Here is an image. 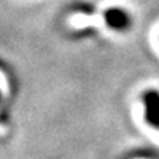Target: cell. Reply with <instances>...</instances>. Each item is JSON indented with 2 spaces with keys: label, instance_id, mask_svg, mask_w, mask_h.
Listing matches in <instances>:
<instances>
[{
  "label": "cell",
  "instance_id": "obj_1",
  "mask_svg": "<svg viewBox=\"0 0 159 159\" xmlns=\"http://www.w3.org/2000/svg\"><path fill=\"white\" fill-rule=\"evenodd\" d=\"M144 103H146V119L150 125L159 128V93L148 91L144 94Z\"/></svg>",
  "mask_w": 159,
  "mask_h": 159
},
{
  "label": "cell",
  "instance_id": "obj_2",
  "mask_svg": "<svg viewBox=\"0 0 159 159\" xmlns=\"http://www.w3.org/2000/svg\"><path fill=\"white\" fill-rule=\"evenodd\" d=\"M108 22L115 28H125L130 24V18L125 12L119 9H112L108 13Z\"/></svg>",
  "mask_w": 159,
  "mask_h": 159
}]
</instances>
